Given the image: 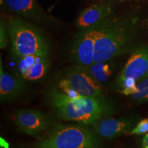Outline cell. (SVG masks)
Instances as JSON below:
<instances>
[{
    "label": "cell",
    "instance_id": "obj_1",
    "mask_svg": "<svg viewBox=\"0 0 148 148\" xmlns=\"http://www.w3.org/2000/svg\"><path fill=\"white\" fill-rule=\"evenodd\" d=\"M49 98L51 105L62 119L83 125H92L112 111L102 96L90 97L80 95L71 98L59 89H52Z\"/></svg>",
    "mask_w": 148,
    "mask_h": 148
},
{
    "label": "cell",
    "instance_id": "obj_2",
    "mask_svg": "<svg viewBox=\"0 0 148 148\" xmlns=\"http://www.w3.org/2000/svg\"><path fill=\"white\" fill-rule=\"evenodd\" d=\"M134 40V28L129 23L108 18L96 28L94 62L110 60L125 53Z\"/></svg>",
    "mask_w": 148,
    "mask_h": 148
},
{
    "label": "cell",
    "instance_id": "obj_3",
    "mask_svg": "<svg viewBox=\"0 0 148 148\" xmlns=\"http://www.w3.org/2000/svg\"><path fill=\"white\" fill-rule=\"evenodd\" d=\"M35 148H102L99 135L85 125H58Z\"/></svg>",
    "mask_w": 148,
    "mask_h": 148
},
{
    "label": "cell",
    "instance_id": "obj_4",
    "mask_svg": "<svg viewBox=\"0 0 148 148\" xmlns=\"http://www.w3.org/2000/svg\"><path fill=\"white\" fill-rule=\"evenodd\" d=\"M8 32L16 57L28 55L48 56L49 45L47 40L39 30L21 18H14L9 22Z\"/></svg>",
    "mask_w": 148,
    "mask_h": 148
},
{
    "label": "cell",
    "instance_id": "obj_5",
    "mask_svg": "<svg viewBox=\"0 0 148 148\" xmlns=\"http://www.w3.org/2000/svg\"><path fill=\"white\" fill-rule=\"evenodd\" d=\"M64 79L79 95L90 97H101L103 88L86 66H75L67 69Z\"/></svg>",
    "mask_w": 148,
    "mask_h": 148
},
{
    "label": "cell",
    "instance_id": "obj_6",
    "mask_svg": "<svg viewBox=\"0 0 148 148\" xmlns=\"http://www.w3.org/2000/svg\"><path fill=\"white\" fill-rule=\"evenodd\" d=\"M96 28L80 31L75 38L71 49V56L77 65L88 66L94 62Z\"/></svg>",
    "mask_w": 148,
    "mask_h": 148
},
{
    "label": "cell",
    "instance_id": "obj_7",
    "mask_svg": "<svg viewBox=\"0 0 148 148\" xmlns=\"http://www.w3.org/2000/svg\"><path fill=\"white\" fill-rule=\"evenodd\" d=\"M14 119L22 132L34 136L47 130L51 122L47 114L34 110H18Z\"/></svg>",
    "mask_w": 148,
    "mask_h": 148
},
{
    "label": "cell",
    "instance_id": "obj_8",
    "mask_svg": "<svg viewBox=\"0 0 148 148\" xmlns=\"http://www.w3.org/2000/svg\"><path fill=\"white\" fill-rule=\"evenodd\" d=\"M148 77V46L135 50L130 57L118 78V82L133 79L139 83Z\"/></svg>",
    "mask_w": 148,
    "mask_h": 148
},
{
    "label": "cell",
    "instance_id": "obj_9",
    "mask_svg": "<svg viewBox=\"0 0 148 148\" xmlns=\"http://www.w3.org/2000/svg\"><path fill=\"white\" fill-rule=\"evenodd\" d=\"M16 58V70L20 77L25 80L35 81L41 79L49 69L47 56L28 55Z\"/></svg>",
    "mask_w": 148,
    "mask_h": 148
},
{
    "label": "cell",
    "instance_id": "obj_10",
    "mask_svg": "<svg viewBox=\"0 0 148 148\" xmlns=\"http://www.w3.org/2000/svg\"><path fill=\"white\" fill-rule=\"evenodd\" d=\"M135 121L128 119H114L103 117L92 123V128L99 136L106 139H113L134 128Z\"/></svg>",
    "mask_w": 148,
    "mask_h": 148
},
{
    "label": "cell",
    "instance_id": "obj_11",
    "mask_svg": "<svg viewBox=\"0 0 148 148\" xmlns=\"http://www.w3.org/2000/svg\"><path fill=\"white\" fill-rule=\"evenodd\" d=\"M110 13L107 3L91 5L81 12L76 25L80 31L95 29L108 19Z\"/></svg>",
    "mask_w": 148,
    "mask_h": 148
},
{
    "label": "cell",
    "instance_id": "obj_12",
    "mask_svg": "<svg viewBox=\"0 0 148 148\" xmlns=\"http://www.w3.org/2000/svg\"><path fill=\"white\" fill-rule=\"evenodd\" d=\"M26 89L23 79L7 73L1 62L0 68V96L1 101L13 100L19 97Z\"/></svg>",
    "mask_w": 148,
    "mask_h": 148
},
{
    "label": "cell",
    "instance_id": "obj_13",
    "mask_svg": "<svg viewBox=\"0 0 148 148\" xmlns=\"http://www.w3.org/2000/svg\"><path fill=\"white\" fill-rule=\"evenodd\" d=\"M11 10L23 15L40 16V10H38L36 0H6Z\"/></svg>",
    "mask_w": 148,
    "mask_h": 148
},
{
    "label": "cell",
    "instance_id": "obj_14",
    "mask_svg": "<svg viewBox=\"0 0 148 148\" xmlns=\"http://www.w3.org/2000/svg\"><path fill=\"white\" fill-rule=\"evenodd\" d=\"M108 61L95 62L91 65L86 66L92 76L101 84L106 82L112 73V67Z\"/></svg>",
    "mask_w": 148,
    "mask_h": 148
},
{
    "label": "cell",
    "instance_id": "obj_15",
    "mask_svg": "<svg viewBox=\"0 0 148 148\" xmlns=\"http://www.w3.org/2000/svg\"><path fill=\"white\" fill-rule=\"evenodd\" d=\"M132 97L134 100L138 102L148 100V77L138 83L136 92L132 94Z\"/></svg>",
    "mask_w": 148,
    "mask_h": 148
},
{
    "label": "cell",
    "instance_id": "obj_16",
    "mask_svg": "<svg viewBox=\"0 0 148 148\" xmlns=\"http://www.w3.org/2000/svg\"><path fill=\"white\" fill-rule=\"evenodd\" d=\"M148 132V119H144L138 122L137 125L134 126L130 132V134L140 135L147 134Z\"/></svg>",
    "mask_w": 148,
    "mask_h": 148
},
{
    "label": "cell",
    "instance_id": "obj_17",
    "mask_svg": "<svg viewBox=\"0 0 148 148\" xmlns=\"http://www.w3.org/2000/svg\"><path fill=\"white\" fill-rule=\"evenodd\" d=\"M0 45H1V48L5 47L7 45V36L6 33L5 31V27L1 25V36H0Z\"/></svg>",
    "mask_w": 148,
    "mask_h": 148
},
{
    "label": "cell",
    "instance_id": "obj_18",
    "mask_svg": "<svg viewBox=\"0 0 148 148\" xmlns=\"http://www.w3.org/2000/svg\"><path fill=\"white\" fill-rule=\"evenodd\" d=\"M142 145H143V148H148V134L144 136L142 140Z\"/></svg>",
    "mask_w": 148,
    "mask_h": 148
}]
</instances>
